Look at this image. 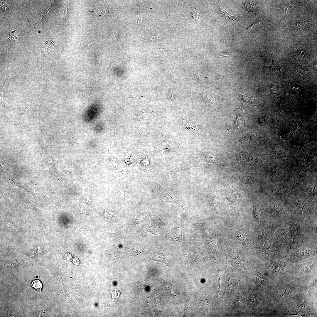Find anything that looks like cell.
<instances>
[{
	"label": "cell",
	"instance_id": "obj_1",
	"mask_svg": "<svg viewBox=\"0 0 317 317\" xmlns=\"http://www.w3.org/2000/svg\"><path fill=\"white\" fill-rule=\"evenodd\" d=\"M299 228L295 225H291L285 229L277 231L276 236L281 243L285 246L289 248L297 246L300 238Z\"/></svg>",
	"mask_w": 317,
	"mask_h": 317
},
{
	"label": "cell",
	"instance_id": "obj_2",
	"mask_svg": "<svg viewBox=\"0 0 317 317\" xmlns=\"http://www.w3.org/2000/svg\"><path fill=\"white\" fill-rule=\"evenodd\" d=\"M256 231L260 249L267 254L271 255L275 251L277 245L272 232L266 228Z\"/></svg>",
	"mask_w": 317,
	"mask_h": 317
},
{
	"label": "cell",
	"instance_id": "obj_3",
	"mask_svg": "<svg viewBox=\"0 0 317 317\" xmlns=\"http://www.w3.org/2000/svg\"><path fill=\"white\" fill-rule=\"evenodd\" d=\"M225 193L226 198L228 200L230 207L240 220L239 208L241 199L240 193L237 190L231 188L226 189Z\"/></svg>",
	"mask_w": 317,
	"mask_h": 317
},
{
	"label": "cell",
	"instance_id": "obj_4",
	"mask_svg": "<svg viewBox=\"0 0 317 317\" xmlns=\"http://www.w3.org/2000/svg\"><path fill=\"white\" fill-rule=\"evenodd\" d=\"M236 116L235 120L232 124L227 128V129L230 131L233 128H239L242 127L245 124V121L244 116V112L242 108L239 107L235 109Z\"/></svg>",
	"mask_w": 317,
	"mask_h": 317
},
{
	"label": "cell",
	"instance_id": "obj_5",
	"mask_svg": "<svg viewBox=\"0 0 317 317\" xmlns=\"http://www.w3.org/2000/svg\"><path fill=\"white\" fill-rule=\"evenodd\" d=\"M316 252V248L310 246L302 247L294 252L293 254L294 257L302 258L311 256Z\"/></svg>",
	"mask_w": 317,
	"mask_h": 317
},
{
	"label": "cell",
	"instance_id": "obj_6",
	"mask_svg": "<svg viewBox=\"0 0 317 317\" xmlns=\"http://www.w3.org/2000/svg\"><path fill=\"white\" fill-rule=\"evenodd\" d=\"M294 205L296 212L300 215H304L309 211L308 205L302 200L296 197L294 200Z\"/></svg>",
	"mask_w": 317,
	"mask_h": 317
},
{
	"label": "cell",
	"instance_id": "obj_7",
	"mask_svg": "<svg viewBox=\"0 0 317 317\" xmlns=\"http://www.w3.org/2000/svg\"><path fill=\"white\" fill-rule=\"evenodd\" d=\"M234 93L236 98L243 102L251 104L256 102L253 97L242 95L239 93L236 89L234 90Z\"/></svg>",
	"mask_w": 317,
	"mask_h": 317
},
{
	"label": "cell",
	"instance_id": "obj_8",
	"mask_svg": "<svg viewBox=\"0 0 317 317\" xmlns=\"http://www.w3.org/2000/svg\"><path fill=\"white\" fill-rule=\"evenodd\" d=\"M254 272L256 275V283L258 286L261 287H264L266 285V281L264 276L260 273L257 269L254 267Z\"/></svg>",
	"mask_w": 317,
	"mask_h": 317
},
{
	"label": "cell",
	"instance_id": "obj_9",
	"mask_svg": "<svg viewBox=\"0 0 317 317\" xmlns=\"http://www.w3.org/2000/svg\"><path fill=\"white\" fill-rule=\"evenodd\" d=\"M266 265L269 271L272 272H278L281 269L280 266L277 263L269 259L267 260Z\"/></svg>",
	"mask_w": 317,
	"mask_h": 317
},
{
	"label": "cell",
	"instance_id": "obj_10",
	"mask_svg": "<svg viewBox=\"0 0 317 317\" xmlns=\"http://www.w3.org/2000/svg\"><path fill=\"white\" fill-rule=\"evenodd\" d=\"M206 193L208 202L209 205L214 211L217 213L216 208V196L215 193L212 192H207Z\"/></svg>",
	"mask_w": 317,
	"mask_h": 317
},
{
	"label": "cell",
	"instance_id": "obj_11",
	"mask_svg": "<svg viewBox=\"0 0 317 317\" xmlns=\"http://www.w3.org/2000/svg\"><path fill=\"white\" fill-rule=\"evenodd\" d=\"M237 158L241 163H245L252 162L254 161L252 156L245 154H240L237 155Z\"/></svg>",
	"mask_w": 317,
	"mask_h": 317
},
{
	"label": "cell",
	"instance_id": "obj_12",
	"mask_svg": "<svg viewBox=\"0 0 317 317\" xmlns=\"http://www.w3.org/2000/svg\"><path fill=\"white\" fill-rule=\"evenodd\" d=\"M227 286L229 290L231 293H235L237 291L239 288L238 281L236 279H232L228 281Z\"/></svg>",
	"mask_w": 317,
	"mask_h": 317
},
{
	"label": "cell",
	"instance_id": "obj_13",
	"mask_svg": "<svg viewBox=\"0 0 317 317\" xmlns=\"http://www.w3.org/2000/svg\"><path fill=\"white\" fill-rule=\"evenodd\" d=\"M233 178L235 180L242 183H248L251 181L249 176L245 174H235L233 175Z\"/></svg>",
	"mask_w": 317,
	"mask_h": 317
},
{
	"label": "cell",
	"instance_id": "obj_14",
	"mask_svg": "<svg viewBox=\"0 0 317 317\" xmlns=\"http://www.w3.org/2000/svg\"><path fill=\"white\" fill-rule=\"evenodd\" d=\"M270 209L271 212L276 215H280L284 212L283 206L276 204H272L270 206Z\"/></svg>",
	"mask_w": 317,
	"mask_h": 317
},
{
	"label": "cell",
	"instance_id": "obj_15",
	"mask_svg": "<svg viewBox=\"0 0 317 317\" xmlns=\"http://www.w3.org/2000/svg\"><path fill=\"white\" fill-rule=\"evenodd\" d=\"M235 234L237 239L245 246L247 245L248 242L247 238L242 232L240 231L235 232Z\"/></svg>",
	"mask_w": 317,
	"mask_h": 317
},
{
	"label": "cell",
	"instance_id": "obj_16",
	"mask_svg": "<svg viewBox=\"0 0 317 317\" xmlns=\"http://www.w3.org/2000/svg\"><path fill=\"white\" fill-rule=\"evenodd\" d=\"M218 7L220 14L222 17L228 21H234L237 18L236 16H233L230 14L226 11L222 9L218 5Z\"/></svg>",
	"mask_w": 317,
	"mask_h": 317
},
{
	"label": "cell",
	"instance_id": "obj_17",
	"mask_svg": "<svg viewBox=\"0 0 317 317\" xmlns=\"http://www.w3.org/2000/svg\"><path fill=\"white\" fill-rule=\"evenodd\" d=\"M151 259L153 260L159 262L166 264L168 267L171 266L170 262L169 259H166L162 254H159L152 257Z\"/></svg>",
	"mask_w": 317,
	"mask_h": 317
},
{
	"label": "cell",
	"instance_id": "obj_18",
	"mask_svg": "<svg viewBox=\"0 0 317 317\" xmlns=\"http://www.w3.org/2000/svg\"><path fill=\"white\" fill-rule=\"evenodd\" d=\"M296 286L295 285H289L284 289H283L281 291V294L282 297H286L290 295L295 290Z\"/></svg>",
	"mask_w": 317,
	"mask_h": 317
},
{
	"label": "cell",
	"instance_id": "obj_19",
	"mask_svg": "<svg viewBox=\"0 0 317 317\" xmlns=\"http://www.w3.org/2000/svg\"><path fill=\"white\" fill-rule=\"evenodd\" d=\"M253 214L256 221L259 222L261 218V214L260 210L255 203H254Z\"/></svg>",
	"mask_w": 317,
	"mask_h": 317
},
{
	"label": "cell",
	"instance_id": "obj_20",
	"mask_svg": "<svg viewBox=\"0 0 317 317\" xmlns=\"http://www.w3.org/2000/svg\"><path fill=\"white\" fill-rule=\"evenodd\" d=\"M31 286L34 289L39 291H41L43 287L41 282L38 279L33 280L31 283Z\"/></svg>",
	"mask_w": 317,
	"mask_h": 317
},
{
	"label": "cell",
	"instance_id": "obj_21",
	"mask_svg": "<svg viewBox=\"0 0 317 317\" xmlns=\"http://www.w3.org/2000/svg\"><path fill=\"white\" fill-rule=\"evenodd\" d=\"M269 89L272 94L274 96H276L279 94V89L278 87L273 84H271L268 85Z\"/></svg>",
	"mask_w": 317,
	"mask_h": 317
},
{
	"label": "cell",
	"instance_id": "obj_22",
	"mask_svg": "<svg viewBox=\"0 0 317 317\" xmlns=\"http://www.w3.org/2000/svg\"><path fill=\"white\" fill-rule=\"evenodd\" d=\"M274 156L277 158H283L286 156V153L283 150L276 149L273 152Z\"/></svg>",
	"mask_w": 317,
	"mask_h": 317
},
{
	"label": "cell",
	"instance_id": "obj_23",
	"mask_svg": "<svg viewBox=\"0 0 317 317\" xmlns=\"http://www.w3.org/2000/svg\"><path fill=\"white\" fill-rule=\"evenodd\" d=\"M312 265L305 264L301 266L299 268V271L301 273H306L310 271L313 268Z\"/></svg>",
	"mask_w": 317,
	"mask_h": 317
},
{
	"label": "cell",
	"instance_id": "obj_24",
	"mask_svg": "<svg viewBox=\"0 0 317 317\" xmlns=\"http://www.w3.org/2000/svg\"><path fill=\"white\" fill-rule=\"evenodd\" d=\"M275 192L278 195L281 196L285 195L286 193V188L283 186L278 187L276 189Z\"/></svg>",
	"mask_w": 317,
	"mask_h": 317
},
{
	"label": "cell",
	"instance_id": "obj_25",
	"mask_svg": "<svg viewBox=\"0 0 317 317\" xmlns=\"http://www.w3.org/2000/svg\"><path fill=\"white\" fill-rule=\"evenodd\" d=\"M193 11H192L191 13L192 15L193 18L196 20H199L200 18L199 10L195 8Z\"/></svg>",
	"mask_w": 317,
	"mask_h": 317
},
{
	"label": "cell",
	"instance_id": "obj_26",
	"mask_svg": "<svg viewBox=\"0 0 317 317\" xmlns=\"http://www.w3.org/2000/svg\"><path fill=\"white\" fill-rule=\"evenodd\" d=\"M316 192V187L315 185L312 183L310 185L309 188V192L310 194L313 195H315Z\"/></svg>",
	"mask_w": 317,
	"mask_h": 317
},
{
	"label": "cell",
	"instance_id": "obj_27",
	"mask_svg": "<svg viewBox=\"0 0 317 317\" xmlns=\"http://www.w3.org/2000/svg\"><path fill=\"white\" fill-rule=\"evenodd\" d=\"M235 54L231 52L224 51L223 52L221 53V55L225 57H229L233 58L235 56Z\"/></svg>",
	"mask_w": 317,
	"mask_h": 317
},
{
	"label": "cell",
	"instance_id": "obj_28",
	"mask_svg": "<svg viewBox=\"0 0 317 317\" xmlns=\"http://www.w3.org/2000/svg\"><path fill=\"white\" fill-rule=\"evenodd\" d=\"M118 34V31L117 29H116L114 31L112 36V40H114L116 39L117 37V36Z\"/></svg>",
	"mask_w": 317,
	"mask_h": 317
},
{
	"label": "cell",
	"instance_id": "obj_29",
	"mask_svg": "<svg viewBox=\"0 0 317 317\" xmlns=\"http://www.w3.org/2000/svg\"><path fill=\"white\" fill-rule=\"evenodd\" d=\"M70 136L71 137H72V138H75V139H78V138H75V137H73V136H71V135H70Z\"/></svg>",
	"mask_w": 317,
	"mask_h": 317
}]
</instances>
